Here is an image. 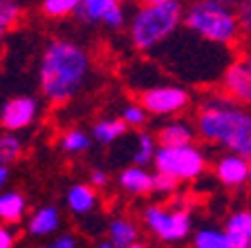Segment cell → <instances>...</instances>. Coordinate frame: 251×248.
<instances>
[{"instance_id": "6da1fadb", "label": "cell", "mask_w": 251, "mask_h": 248, "mask_svg": "<svg viewBox=\"0 0 251 248\" xmlns=\"http://www.w3.org/2000/svg\"><path fill=\"white\" fill-rule=\"evenodd\" d=\"M195 130L202 141L251 161V110L222 90H206L198 101Z\"/></svg>"}, {"instance_id": "7a4b0ae2", "label": "cell", "mask_w": 251, "mask_h": 248, "mask_svg": "<svg viewBox=\"0 0 251 248\" xmlns=\"http://www.w3.org/2000/svg\"><path fill=\"white\" fill-rule=\"evenodd\" d=\"M92 61L85 47L68 38H54L43 49L38 63V88L45 101L54 105L68 103L88 81Z\"/></svg>"}, {"instance_id": "3957f363", "label": "cell", "mask_w": 251, "mask_h": 248, "mask_svg": "<svg viewBox=\"0 0 251 248\" xmlns=\"http://www.w3.org/2000/svg\"><path fill=\"white\" fill-rule=\"evenodd\" d=\"M182 0H171L166 5H139L128 23V36L137 52H151L175 36L184 25Z\"/></svg>"}, {"instance_id": "277c9868", "label": "cell", "mask_w": 251, "mask_h": 248, "mask_svg": "<svg viewBox=\"0 0 251 248\" xmlns=\"http://www.w3.org/2000/svg\"><path fill=\"white\" fill-rule=\"evenodd\" d=\"M184 27L200 41L218 47H233L242 41L235 9L218 0H193L184 11Z\"/></svg>"}, {"instance_id": "5b68a950", "label": "cell", "mask_w": 251, "mask_h": 248, "mask_svg": "<svg viewBox=\"0 0 251 248\" xmlns=\"http://www.w3.org/2000/svg\"><path fill=\"white\" fill-rule=\"evenodd\" d=\"M155 172L173 177L175 181H195L206 170V155L198 145H184V148H159L152 161Z\"/></svg>"}, {"instance_id": "8992f818", "label": "cell", "mask_w": 251, "mask_h": 248, "mask_svg": "<svg viewBox=\"0 0 251 248\" xmlns=\"http://www.w3.org/2000/svg\"><path fill=\"white\" fill-rule=\"evenodd\" d=\"M144 224L162 242H182L191 235V228H193L191 212L179 206L177 199L171 206H164V203L148 206L144 210Z\"/></svg>"}, {"instance_id": "52a82bcc", "label": "cell", "mask_w": 251, "mask_h": 248, "mask_svg": "<svg viewBox=\"0 0 251 248\" xmlns=\"http://www.w3.org/2000/svg\"><path fill=\"white\" fill-rule=\"evenodd\" d=\"M139 103L151 116H177L191 105V94L182 85H155L139 94Z\"/></svg>"}, {"instance_id": "ba28073f", "label": "cell", "mask_w": 251, "mask_h": 248, "mask_svg": "<svg viewBox=\"0 0 251 248\" xmlns=\"http://www.w3.org/2000/svg\"><path fill=\"white\" fill-rule=\"evenodd\" d=\"M41 112V103L36 96H16L9 98L0 110V128L11 135L29 128Z\"/></svg>"}, {"instance_id": "9c48e42d", "label": "cell", "mask_w": 251, "mask_h": 248, "mask_svg": "<svg viewBox=\"0 0 251 248\" xmlns=\"http://www.w3.org/2000/svg\"><path fill=\"white\" fill-rule=\"evenodd\" d=\"M220 90L242 108L251 110V69L245 58L231 61L220 76Z\"/></svg>"}, {"instance_id": "30bf717a", "label": "cell", "mask_w": 251, "mask_h": 248, "mask_svg": "<svg viewBox=\"0 0 251 248\" xmlns=\"http://www.w3.org/2000/svg\"><path fill=\"white\" fill-rule=\"evenodd\" d=\"M249 165L251 161L242 159L238 155H231V152H225L215 161L213 175L225 188H242L249 181Z\"/></svg>"}, {"instance_id": "8fae6325", "label": "cell", "mask_w": 251, "mask_h": 248, "mask_svg": "<svg viewBox=\"0 0 251 248\" xmlns=\"http://www.w3.org/2000/svg\"><path fill=\"white\" fill-rule=\"evenodd\" d=\"M198 130L191 125L186 119H171L168 123L159 125L155 132L159 148H184V145H193Z\"/></svg>"}, {"instance_id": "7c38bea8", "label": "cell", "mask_w": 251, "mask_h": 248, "mask_svg": "<svg viewBox=\"0 0 251 248\" xmlns=\"http://www.w3.org/2000/svg\"><path fill=\"white\" fill-rule=\"evenodd\" d=\"M225 233L233 248H251V208H238L226 217Z\"/></svg>"}, {"instance_id": "4fadbf2b", "label": "cell", "mask_w": 251, "mask_h": 248, "mask_svg": "<svg viewBox=\"0 0 251 248\" xmlns=\"http://www.w3.org/2000/svg\"><path fill=\"white\" fill-rule=\"evenodd\" d=\"M97 203H99V195L90 183H74L65 192V206L76 217H85L94 212Z\"/></svg>"}, {"instance_id": "5bb4252c", "label": "cell", "mask_w": 251, "mask_h": 248, "mask_svg": "<svg viewBox=\"0 0 251 248\" xmlns=\"http://www.w3.org/2000/svg\"><path fill=\"white\" fill-rule=\"evenodd\" d=\"M61 228V212L56 206H41L27 219V233L34 237H50Z\"/></svg>"}, {"instance_id": "9a60e30c", "label": "cell", "mask_w": 251, "mask_h": 248, "mask_svg": "<svg viewBox=\"0 0 251 248\" xmlns=\"http://www.w3.org/2000/svg\"><path fill=\"white\" fill-rule=\"evenodd\" d=\"M152 179L155 172H148L141 165H128L119 175V186L130 195H151L152 192Z\"/></svg>"}, {"instance_id": "2e32d148", "label": "cell", "mask_w": 251, "mask_h": 248, "mask_svg": "<svg viewBox=\"0 0 251 248\" xmlns=\"http://www.w3.org/2000/svg\"><path fill=\"white\" fill-rule=\"evenodd\" d=\"M27 215V199L18 190H5L0 192V224L5 226H16L21 224Z\"/></svg>"}, {"instance_id": "e0dca14e", "label": "cell", "mask_w": 251, "mask_h": 248, "mask_svg": "<svg viewBox=\"0 0 251 248\" xmlns=\"http://www.w3.org/2000/svg\"><path fill=\"white\" fill-rule=\"evenodd\" d=\"M119 0H81L76 16L81 23L88 25H105L108 16L119 7Z\"/></svg>"}, {"instance_id": "ac0fdd59", "label": "cell", "mask_w": 251, "mask_h": 248, "mask_svg": "<svg viewBox=\"0 0 251 248\" xmlns=\"http://www.w3.org/2000/svg\"><path fill=\"white\" fill-rule=\"evenodd\" d=\"M128 130L130 128L119 116H105V119H99L92 125V141H97L101 145H112L121 136H126Z\"/></svg>"}, {"instance_id": "d6986e66", "label": "cell", "mask_w": 251, "mask_h": 248, "mask_svg": "<svg viewBox=\"0 0 251 248\" xmlns=\"http://www.w3.org/2000/svg\"><path fill=\"white\" fill-rule=\"evenodd\" d=\"M139 237V228L135 222L126 217H117L108 224V242L115 248H128L132 244H137Z\"/></svg>"}, {"instance_id": "ffe728a7", "label": "cell", "mask_w": 251, "mask_h": 248, "mask_svg": "<svg viewBox=\"0 0 251 248\" xmlns=\"http://www.w3.org/2000/svg\"><path fill=\"white\" fill-rule=\"evenodd\" d=\"M157 150H159V143H157V136L152 135V132H146V130L137 132V136H135V152H132V161H135V165L146 168L148 163H152V161H155Z\"/></svg>"}, {"instance_id": "44dd1931", "label": "cell", "mask_w": 251, "mask_h": 248, "mask_svg": "<svg viewBox=\"0 0 251 248\" xmlns=\"http://www.w3.org/2000/svg\"><path fill=\"white\" fill-rule=\"evenodd\" d=\"M193 248H233L225 228L204 226L193 235Z\"/></svg>"}, {"instance_id": "7402d4cb", "label": "cell", "mask_w": 251, "mask_h": 248, "mask_svg": "<svg viewBox=\"0 0 251 248\" xmlns=\"http://www.w3.org/2000/svg\"><path fill=\"white\" fill-rule=\"evenodd\" d=\"M90 145H92V135L78 128H70L61 135V148L68 155H83L90 150Z\"/></svg>"}, {"instance_id": "603a6c76", "label": "cell", "mask_w": 251, "mask_h": 248, "mask_svg": "<svg viewBox=\"0 0 251 248\" xmlns=\"http://www.w3.org/2000/svg\"><path fill=\"white\" fill-rule=\"evenodd\" d=\"M23 155V139L11 132H0V165L9 168Z\"/></svg>"}, {"instance_id": "cb8c5ba5", "label": "cell", "mask_w": 251, "mask_h": 248, "mask_svg": "<svg viewBox=\"0 0 251 248\" xmlns=\"http://www.w3.org/2000/svg\"><path fill=\"white\" fill-rule=\"evenodd\" d=\"M81 0H43V14L47 18H68L76 14Z\"/></svg>"}, {"instance_id": "d4e9b609", "label": "cell", "mask_w": 251, "mask_h": 248, "mask_svg": "<svg viewBox=\"0 0 251 248\" xmlns=\"http://www.w3.org/2000/svg\"><path fill=\"white\" fill-rule=\"evenodd\" d=\"M148 116L151 114L146 112V108L137 101V103H128V105H124V110H121V116L119 119L124 121L128 128H137V130H141L144 125L148 123Z\"/></svg>"}, {"instance_id": "484cf974", "label": "cell", "mask_w": 251, "mask_h": 248, "mask_svg": "<svg viewBox=\"0 0 251 248\" xmlns=\"http://www.w3.org/2000/svg\"><path fill=\"white\" fill-rule=\"evenodd\" d=\"M23 9L16 0H0V25L11 27L14 23H18Z\"/></svg>"}, {"instance_id": "4316f807", "label": "cell", "mask_w": 251, "mask_h": 248, "mask_svg": "<svg viewBox=\"0 0 251 248\" xmlns=\"http://www.w3.org/2000/svg\"><path fill=\"white\" fill-rule=\"evenodd\" d=\"M235 14H238V21H240L242 41H247L251 47V0H242L238 9H235Z\"/></svg>"}, {"instance_id": "83f0119b", "label": "cell", "mask_w": 251, "mask_h": 248, "mask_svg": "<svg viewBox=\"0 0 251 248\" xmlns=\"http://www.w3.org/2000/svg\"><path fill=\"white\" fill-rule=\"evenodd\" d=\"M179 181H175L173 177L168 175H162V172H155V179H152V192L157 195H173L177 190Z\"/></svg>"}, {"instance_id": "f1b7e54d", "label": "cell", "mask_w": 251, "mask_h": 248, "mask_svg": "<svg viewBox=\"0 0 251 248\" xmlns=\"http://www.w3.org/2000/svg\"><path fill=\"white\" fill-rule=\"evenodd\" d=\"M76 246H78L76 235L65 233V235H58V237H54L52 242H47L43 248H76Z\"/></svg>"}, {"instance_id": "f546056e", "label": "cell", "mask_w": 251, "mask_h": 248, "mask_svg": "<svg viewBox=\"0 0 251 248\" xmlns=\"http://www.w3.org/2000/svg\"><path fill=\"white\" fill-rule=\"evenodd\" d=\"M108 181H110V177H108V172H105V170L94 168V170L90 172V186H92L94 190H101V188H105V186H108Z\"/></svg>"}, {"instance_id": "4dcf8cb0", "label": "cell", "mask_w": 251, "mask_h": 248, "mask_svg": "<svg viewBox=\"0 0 251 248\" xmlns=\"http://www.w3.org/2000/svg\"><path fill=\"white\" fill-rule=\"evenodd\" d=\"M16 246V233L9 226L0 224V248H14Z\"/></svg>"}, {"instance_id": "1f68e13d", "label": "cell", "mask_w": 251, "mask_h": 248, "mask_svg": "<svg viewBox=\"0 0 251 248\" xmlns=\"http://www.w3.org/2000/svg\"><path fill=\"white\" fill-rule=\"evenodd\" d=\"M7 183H9V168L0 165V192H5Z\"/></svg>"}, {"instance_id": "d6a6232c", "label": "cell", "mask_w": 251, "mask_h": 248, "mask_svg": "<svg viewBox=\"0 0 251 248\" xmlns=\"http://www.w3.org/2000/svg\"><path fill=\"white\" fill-rule=\"evenodd\" d=\"M218 2H222V5L231 7V9H238V5H240L242 0H218Z\"/></svg>"}, {"instance_id": "836d02e7", "label": "cell", "mask_w": 251, "mask_h": 248, "mask_svg": "<svg viewBox=\"0 0 251 248\" xmlns=\"http://www.w3.org/2000/svg\"><path fill=\"white\" fill-rule=\"evenodd\" d=\"M171 0H141V5H166Z\"/></svg>"}, {"instance_id": "e575fe53", "label": "cell", "mask_w": 251, "mask_h": 248, "mask_svg": "<svg viewBox=\"0 0 251 248\" xmlns=\"http://www.w3.org/2000/svg\"><path fill=\"white\" fill-rule=\"evenodd\" d=\"M247 61V65H249V69H251V47H247L245 49V56H242Z\"/></svg>"}, {"instance_id": "d590c367", "label": "cell", "mask_w": 251, "mask_h": 248, "mask_svg": "<svg viewBox=\"0 0 251 248\" xmlns=\"http://www.w3.org/2000/svg\"><path fill=\"white\" fill-rule=\"evenodd\" d=\"M94 248H115V246H112V244H110V242H101V244H97V246H94Z\"/></svg>"}, {"instance_id": "8d00e7d4", "label": "cell", "mask_w": 251, "mask_h": 248, "mask_svg": "<svg viewBox=\"0 0 251 248\" xmlns=\"http://www.w3.org/2000/svg\"><path fill=\"white\" fill-rule=\"evenodd\" d=\"M128 248H148V246H144V244L137 242V244H132V246H128Z\"/></svg>"}, {"instance_id": "74e56055", "label": "cell", "mask_w": 251, "mask_h": 248, "mask_svg": "<svg viewBox=\"0 0 251 248\" xmlns=\"http://www.w3.org/2000/svg\"><path fill=\"white\" fill-rule=\"evenodd\" d=\"M5 29H7L5 25H0V41H2V36H5Z\"/></svg>"}, {"instance_id": "f35d334b", "label": "cell", "mask_w": 251, "mask_h": 248, "mask_svg": "<svg viewBox=\"0 0 251 248\" xmlns=\"http://www.w3.org/2000/svg\"><path fill=\"white\" fill-rule=\"evenodd\" d=\"M119 2H124V5H126V2H135V0H119Z\"/></svg>"}, {"instance_id": "ab89813d", "label": "cell", "mask_w": 251, "mask_h": 248, "mask_svg": "<svg viewBox=\"0 0 251 248\" xmlns=\"http://www.w3.org/2000/svg\"><path fill=\"white\" fill-rule=\"evenodd\" d=\"M249 183H251V165H249Z\"/></svg>"}]
</instances>
